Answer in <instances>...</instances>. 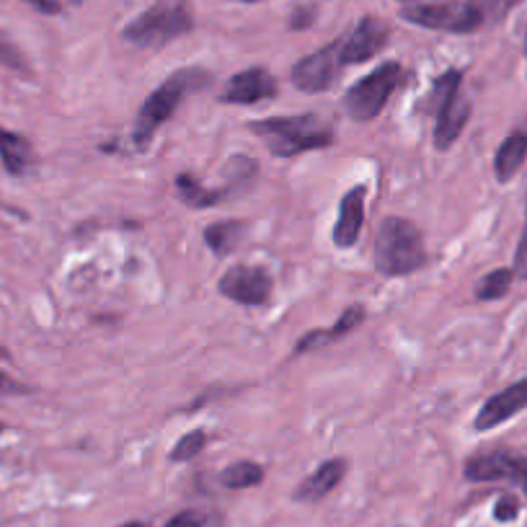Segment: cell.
I'll list each match as a JSON object with an SVG mask.
<instances>
[{"instance_id": "cell-19", "label": "cell", "mask_w": 527, "mask_h": 527, "mask_svg": "<svg viewBox=\"0 0 527 527\" xmlns=\"http://www.w3.org/2000/svg\"><path fill=\"white\" fill-rule=\"evenodd\" d=\"M527 158V130H515L512 135H507L499 150L494 155V174L496 179L507 184L512 176L522 168Z\"/></svg>"}, {"instance_id": "cell-16", "label": "cell", "mask_w": 527, "mask_h": 527, "mask_svg": "<svg viewBox=\"0 0 527 527\" xmlns=\"http://www.w3.org/2000/svg\"><path fill=\"white\" fill-rule=\"evenodd\" d=\"M365 308L362 305H349L344 313H341L339 318H336V323L331 326V329H316V331H308L305 336H300L298 344H295V357L298 354H305V352H313V349L318 347H326V344H334V341H339L341 336L352 334L357 326H360L362 321H365Z\"/></svg>"}, {"instance_id": "cell-10", "label": "cell", "mask_w": 527, "mask_h": 527, "mask_svg": "<svg viewBox=\"0 0 527 527\" xmlns=\"http://www.w3.org/2000/svg\"><path fill=\"white\" fill-rule=\"evenodd\" d=\"M220 295L238 305H264L272 298V274L264 267L236 264L217 282Z\"/></svg>"}, {"instance_id": "cell-5", "label": "cell", "mask_w": 527, "mask_h": 527, "mask_svg": "<svg viewBox=\"0 0 527 527\" xmlns=\"http://www.w3.org/2000/svg\"><path fill=\"white\" fill-rule=\"evenodd\" d=\"M427 109L434 114V148L450 150L465 124L471 119L473 106L463 96V73L460 70H445V73L432 83L427 96Z\"/></svg>"}, {"instance_id": "cell-34", "label": "cell", "mask_w": 527, "mask_h": 527, "mask_svg": "<svg viewBox=\"0 0 527 527\" xmlns=\"http://www.w3.org/2000/svg\"><path fill=\"white\" fill-rule=\"evenodd\" d=\"M70 3H75V6H81V3H83V0H70Z\"/></svg>"}, {"instance_id": "cell-29", "label": "cell", "mask_w": 527, "mask_h": 527, "mask_svg": "<svg viewBox=\"0 0 527 527\" xmlns=\"http://www.w3.org/2000/svg\"><path fill=\"white\" fill-rule=\"evenodd\" d=\"M316 21V8L313 6H300L298 11L292 13V19H290V29L300 31V29H308L310 24Z\"/></svg>"}, {"instance_id": "cell-37", "label": "cell", "mask_w": 527, "mask_h": 527, "mask_svg": "<svg viewBox=\"0 0 527 527\" xmlns=\"http://www.w3.org/2000/svg\"><path fill=\"white\" fill-rule=\"evenodd\" d=\"M525 55H527V39H525Z\"/></svg>"}, {"instance_id": "cell-25", "label": "cell", "mask_w": 527, "mask_h": 527, "mask_svg": "<svg viewBox=\"0 0 527 527\" xmlns=\"http://www.w3.org/2000/svg\"><path fill=\"white\" fill-rule=\"evenodd\" d=\"M468 3L476 8V13L481 16L484 26L499 24V21L517 6V0H468Z\"/></svg>"}, {"instance_id": "cell-7", "label": "cell", "mask_w": 527, "mask_h": 527, "mask_svg": "<svg viewBox=\"0 0 527 527\" xmlns=\"http://www.w3.org/2000/svg\"><path fill=\"white\" fill-rule=\"evenodd\" d=\"M401 19L422 29L453 31V34H471L484 26L481 16L468 0H450V3H424V6H409L401 11Z\"/></svg>"}, {"instance_id": "cell-27", "label": "cell", "mask_w": 527, "mask_h": 527, "mask_svg": "<svg viewBox=\"0 0 527 527\" xmlns=\"http://www.w3.org/2000/svg\"><path fill=\"white\" fill-rule=\"evenodd\" d=\"M517 515H520V502H517V496L507 494L496 502L494 517L499 522H512V520H517Z\"/></svg>"}, {"instance_id": "cell-6", "label": "cell", "mask_w": 527, "mask_h": 527, "mask_svg": "<svg viewBox=\"0 0 527 527\" xmlns=\"http://www.w3.org/2000/svg\"><path fill=\"white\" fill-rule=\"evenodd\" d=\"M406 70L398 62H383L380 68L367 73L362 81L354 83L344 96V109L354 122H370L385 109L393 93L401 88Z\"/></svg>"}, {"instance_id": "cell-13", "label": "cell", "mask_w": 527, "mask_h": 527, "mask_svg": "<svg viewBox=\"0 0 527 527\" xmlns=\"http://www.w3.org/2000/svg\"><path fill=\"white\" fill-rule=\"evenodd\" d=\"M527 409V378L517 380V383L507 385L504 391L491 396L484 401V406L478 409L476 419H473V429L476 432H489V429L499 427V424L509 422L512 416Z\"/></svg>"}, {"instance_id": "cell-8", "label": "cell", "mask_w": 527, "mask_h": 527, "mask_svg": "<svg viewBox=\"0 0 527 527\" xmlns=\"http://www.w3.org/2000/svg\"><path fill=\"white\" fill-rule=\"evenodd\" d=\"M341 62V39L310 52L292 65V83L303 93H323L334 86Z\"/></svg>"}, {"instance_id": "cell-3", "label": "cell", "mask_w": 527, "mask_h": 527, "mask_svg": "<svg viewBox=\"0 0 527 527\" xmlns=\"http://www.w3.org/2000/svg\"><path fill=\"white\" fill-rule=\"evenodd\" d=\"M427 264L422 230L406 217H385L375 236V269L383 277H406Z\"/></svg>"}, {"instance_id": "cell-22", "label": "cell", "mask_w": 527, "mask_h": 527, "mask_svg": "<svg viewBox=\"0 0 527 527\" xmlns=\"http://www.w3.org/2000/svg\"><path fill=\"white\" fill-rule=\"evenodd\" d=\"M512 282H515V272H512V269L509 267L494 269V272H489L481 282H478L476 298L486 300V303H491V300H502L504 295L512 290Z\"/></svg>"}, {"instance_id": "cell-23", "label": "cell", "mask_w": 527, "mask_h": 527, "mask_svg": "<svg viewBox=\"0 0 527 527\" xmlns=\"http://www.w3.org/2000/svg\"><path fill=\"white\" fill-rule=\"evenodd\" d=\"M207 445V432L205 429H192L186 432L179 442L174 445V450L168 453V460L171 463H189V460L197 458Z\"/></svg>"}, {"instance_id": "cell-2", "label": "cell", "mask_w": 527, "mask_h": 527, "mask_svg": "<svg viewBox=\"0 0 527 527\" xmlns=\"http://www.w3.org/2000/svg\"><path fill=\"white\" fill-rule=\"evenodd\" d=\"M259 140L277 158H295L300 153L321 150L334 145V127L323 122L318 114H298V117H269L248 124Z\"/></svg>"}, {"instance_id": "cell-36", "label": "cell", "mask_w": 527, "mask_h": 527, "mask_svg": "<svg viewBox=\"0 0 527 527\" xmlns=\"http://www.w3.org/2000/svg\"><path fill=\"white\" fill-rule=\"evenodd\" d=\"M401 3H414V0H401Z\"/></svg>"}, {"instance_id": "cell-38", "label": "cell", "mask_w": 527, "mask_h": 527, "mask_svg": "<svg viewBox=\"0 0 527 527\" xmlns=\"http://www.w3.org/2000/svg\"><path fill=\"white\" fill-rule=\"evenodd\" d=\"M0 432H3V424H0Z\"/></svg>"}, {"instance_id": "cell-32", "label": "cell", "mask_w": 527, "mask_h": 527, "mask_svg": "<svg viewBox=\"0 0 527 527\" xmlns=\"http://www.w3.org/2000/svg\"><path fill=\"white\" fill-rule=\"evenodd\" d=\"M119 527H148V522H143V520H132V522H124V525H119Z\"/></svg>"}, {"instance_id": "cell-12", "label": "cell", "mask_w": 527, "mask_h": 527, "mask_svg": "<svg viewBox=\"0 0 527 527\" xmlns=\"http://www.w3.org/2000/svg\"><path fill=\"white\" fill-rule=\"evenodd\" d=\"M277 91V81H274V75L269 73L267 68H248L230 78L225 91L220 93V101H223V104L248 106L274 99Z\"/></svg>"}, {"instance_id": "cell-17", "label": "cell", "mask_w": 527, "mask_h": 527, "mask_svg": "<svg viewBox=\"0 0 527 527\" xmlns=\"http://www.w3.org/2000/svg\"><path fill=\"white\" fill-rule=\"evenodd\" d=\"M0 161L11 176H26L37 163V150L24 135L0 127Z\"/></svg>"}, {"instance_id": "cell-35", "label": "cell", "mask_w": 527, "mask_h": 527, "mask_svg": "<svg viewBox=\"0 0 527 527\" xmlns=\"http://www.w3.org/2000/svg\"><path fill=\"white\" fill-rule=\"evenodd\" d=\"M243 3H256V0H243Z\"/></svg>"}, {"instance_id": "cell-1", "label": "cell", "mask_w": 527, "mask_h": 527, "mask_svg": "<svg viewBox=\"0 0 527 527\" xmlns=\"http://www.w3.org/2000/svg\"><path fill=\"white\" fill-rule=\"evenodd\" d=\"M212 75L205 68H181L168 75L161 86L150 93L145 104L140 106L135 122V132H132V143L135 148L145 150L153 140V135L158 132V127L174 117V112L181 106V101L192 93L202 91L210 86Z\"/></svg>"}, {"instance_id": "cell-24", "label": "cell", "mask_w": 527, "mask_h": 527, "mask_svg": "<svg viewBox=\"0 0 527 527\" xmlns=\"http://www.w3.org/2000/svg\"><path fill=\"white\" fill-rule=\"evenodd\" d=\"M163 527H225L223 517L210 509H181Z\"/></svg>"}, {"instance_id": "cell-15", "label": "cell", "mask_w": 527, "mask_h": 527, "mask_svg": "<svg viewBox=\"0 0 527 527\" xmlns=\"http://www.w3.org/2000/svg\"><path fill=\"white\" fill-rule=\"evenodd\" d=\"M347 468L349 465L344 458L323 460L316 471L310 473L308 478H303V481H300L298 489H295V494H292V499H295V502H305V504L321 502L323 496H329L331 491H334L336 486L344 481V476H347Z\"/></svg>"}, {"instance_id": "cell-20", "label": "cell", "mask_w": 527, "mask_h": 527, "mask_svg": "<svg viewBox=\"0 0 527 527\" xmlns=\"http://www.w3.org/2000/svg\"><path fill=\"white\" fill-rule=\"evenodd\" d=\"M246 236V225L243 220H217V223L207 225L202 238H205L207 248H210L215 256H230L238 248V243Z\"/></svg>"}, {"instance_id": "cell-18", "label": "cell", "mask_w": 527, "mask_h": 527, "mask_svg": "<svg viewBox=\"0 0 527 527\" xmlns=\"http://www.w3.org/2000/svg\"><path fill=\"white\" fill-rule=\"evenodd\" d=\"M174 184L181 202H184L186 207H192V210H210V207H217L233 192V186H228V189H210V186L194 179L192 174H179Z\"/></svg>"}, {"instance_id": "cell-31", "label": "cell", "mask_w": 527, "mask_h": 527, "mask_svg": "<svg viewBox=\"0 0 527 527\" xmlns=\"http://www.w3.org/2000/svg\"><path fill=\"white\" fill-rule=\"evenodd\" d=\"M21 385H16L13 383L11 378H8L6 372H0V396H3V393H8V391H19Z\"/></svg>"}, {"instance_id": "cell-33", "label": "cell", "mask_w": 527, "mask_h": 527, "mask_svg": "<svg viewBox=\"0 0 527 527\" xmlns=\"http://www.w3.org/2000/svg\"><path fill=\"white\" fill-rule=\"evenodd\" d=\"M3 360H8V352L3 347H0V362H3Z\"/></svg>"}, {"instance_id": "cell-4", "label": "cell", "mask_w": 527, "mask_h": 527, "mask_svg": "<svg viewBox=\"0 0 527 527\" xmlns=\"http://www.w3.org/2000/svg\"><path fill=\"white\" fill-rule=\"evenodd\" d=\"M192 29L194 13L189 0H158L124 26L122 37L143 50H161Z\"/></svg>"}, {"instance_id": "cell-11", "label": "cell", "mask_w": 527, "mask_h": 527, "mask_svg": "<svg viewBox=\"0 0 527 527\" xmlns=\"http://www.w3.org/2000/svg\"><path fill=\"white\" fill-rule=\"evenodd\" d=\"M388 39H391L388 24L375 19V16H365L349 37L341 39V62L344 65H360V62L372 60L378 52L385 50Z\"/></svg>"}, {"instance_id": "cell-9", "label": "cell", "mask_w": 527, "mask_h": 527, "mask_svg": "<svg viewBox=\"0 0 527 527\" xmlns=\"http://www.w3.org/2000/svg\"><path fill=\"white\" fill-rule=\"evenodd\" d=\"M465 478L473 484H489V481H512L527 496V455L494 450L465 460Z\"/></svg>"}, {"instance_id": "cell-21", "label": "cell", "mask_w": 527, "mask_h": 527, "mask_svg": "<svg viewBox=\"0 0 527 527\" xmlns=\"http://www.w3.org/2000/svg\"><path fill=\"white\" fill-rule=\"evenodd\" d=\"M261 481H264V468L259 463H254V460H236V463H230L220 473V484L233 491L254 489Z\"/></svg>"}, {"instance_id": "cell-30", "label": "cell", "mask_w": 527, "mask_h": 527, "mask_svg": "<svg viewBox=\"0 0 527 527\" xmlns=\"http://www.w3.org/2000/svg\"><path fill=\"white\" fill-rule=\"evenodd\" d=\"M24 3H29L34 11L44 13V16H57L62 11L60 0H24Z\"/></svg>"}, {"instance_id": "cell-28", "label": "cell", "mask_w": 527, "mask_h": 527, "mask_svg": "<svg viewBox=\"0 0 527 527\" xmlns=\"http://www.w3.org/2000/svg\"><path fill=\"white\" fill-rule=\"evenodd\" d=\"M515 277L527 279V202H525V230H522L520 246L515 251V267H512Z\"/></svg>"}, {"instance_id": "cell-14", "label": "cell", "mask_w": 527, "mask_h": 527, "mask_svg": "<svg viewBox=\"0 0 527 527\" xmlns=\"http://www.w3.org/2000/svg\"><path fill=\"white\" fill-rule=\"evenodd\" d=\"M365 197L367 186L357 184L352 186L339 202V217L334 225V243L339 248H352L354 243L360 241L362 225H365Z\"/></svg>"}, {"instance_id": "cell-26", "label": "cell", "mask_w": 527, "mask_h": 527, "mask_svg": "<svg viewBox=\"0 0 527 527\" xmlns=\"http://www.w3.org/2000/svg\"><path fill=\"white\" fill-rule=\"evenodd\" d=\"M0 65L8 70H16V73L21 75H31V68L29 62H26L24 52H21L19 47L3 34V31H0Z\"/></svg>"}]
</instances>
